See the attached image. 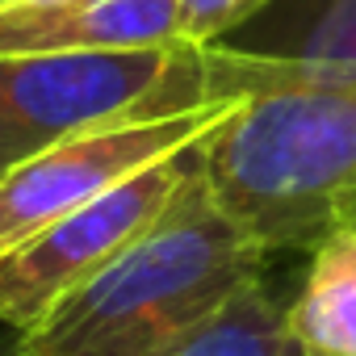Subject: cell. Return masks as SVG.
<instances>
[{
  "mask_svg": "<svg viewBox=\"0 0 356 356\" xmlns=\"http://www.w3.org/2000/svg\"><path fill=\"white\" fill-rule=\"evenodd\" d=\"M202 97L239 101L202 143L214 206L264 252H314L356 231V72H281L197 47Z\"/></svg>",
  "mask_w": 356,
  "mask_h": 356,
  "instance_id": "6da1fadb",
  "label": "cell"
},
{
  "mask_svg": "<svg viewBox=\"0 0 356 356\" xmlns=\"http://www.w3.org/2000/svg\"><path fill=\"white\" fill-rule=\"evenodd\" d=\"M264 260L214 206L197 163L172 206L22 331L9 356H155L260 281Z\"/></svg>",
  "mask_w": 356,
  "mask_h": 356,
  "instance_id": "7a4b0ae2",
  "label": "cell"
},
{
  "mask_svg": "<svg viewBox=\"0 0 356 356\" xmlns=\"http://www.w3.org/2000/svg\"><path fill=\"white\" fill-rule=\"evenodd\" d=\"M185 42L113 55H0V176L30 155L122 118H155Z\"/></svg>",
  "mask_w": 356,
  "mask_h": 356,
  "instance_id": "3957f363",
  "label": "cell"
},
{
  "mask_svg": "<svg viewBox=\"0 0 356 356\" xmlns=\"http://www.w3.org/2000/svg\"><path fill=\"white\" fill-rule=\"evenodd\" d=\"M193 168L197 143L126 176L122 185L105 189L76 214L9 248L0 256V323H9L17 335L30 331L55 302H63L113 256H122L172 206Z\"/></svg>",
  "mask_w": 356,
  "mask_h": 356,
  "instance_id": "277c9868",
  "label": "cell"
},
{
  "mask_svg": "<svg viewBox=\"0 0 356 356\" xmlns=\"http://www.w3.org/2000/svg\"><path fill=\"white\" fill-rule=\"evenodd\" d=\"M239 101H214L202 109L168 113V118H122L92 130H80L26 163L0 176V256L47 231L51 222L76 214L126 176L193 147L206 138Z\"/></svg>",
  "mask_w": 356,
  "mask_h": 356,
  "instance_id": "5b68a950",
  "label": "cell"
},
{
  "mask_svg": "<svg viewBox=\"0 0 356 356\" xmlns=\"http://www.w3.org/2000/svg\"><path fill=\"white\" fill-rule=\"evenodd\" d=\"M181 42L176 0H47L0 5V55H113Z\"/></svg>",
  "mask_w": 356,
  "mask_h": 356,
  "instance_id": "8992f818",
  "label": "cell"
},
{
  "mask_svg": "<svg viewBox=\"0 0 356 356\" xmlns=\"http://www.w3.org/2000/svg\"><path fill=\"white\" fill-rule=\"evenodd\" d=\"M214 47L281 72H356V0H273Z\"/></svg>",
  "mask_w": 356,
  "mask_h": 356,
  "instance_id": "52a82bcc",
  "label": "cell"
},
{
  "mask_svg": "<svg viewBox=\"0 0 356 356\" xmlns=\"http://www.w3.org/2000/svg\"><path fill=\"white\" fill-rule=\"evenodd\" d=\"M310 273L285 306V339L306 356H356V231L310 252Z\"/></svg>",
  "mask_w": 356,
  "mask_h": 356,
  "instance_id": "ba28073f",
  "label": "cell"
},
{
  "mask_svg": "<svg viewBox=\"0 0 356 356\" xmlns=\"http://www.w3.org/2000/svg\"><path fill=\"white\" fill-rule=\"evenodd\" d=\"M285 352H289L285 306L260 281H252L218 314H210L206 323H197L189 335H181L155 356H285Z\"/></svg>",
  "mask_w": 356,
  "mask_h": 356,
  "instance_id": "9c48e42d",
  "label": "cell"
},
{
  "mask_svg": "<svg viewBox=\"0 0 356 356\" xmlns=\"http://www.w3.org/2000/svg\"><path fill=\"white\" fill-rule=\"evenodd\" d=\"M176 5H181V42L214 47L248 26L273 0H176Z\"/></svg>",
  "mask_w": 356,
  "mask_h": 356,
  "instance_id": "30bf717a",
  "label": "cell"
},
{
  "mask_svg": "<svg viewBox=\"0 0 356 356\" xmlns=\"http://www.w3.org/2000/svg\"><path fill=\"white\" fill-rule=\"evenodd\" d=\"M0 5H47V0H0Z\"/></svg>",
  "mask_w": 356,
  "mask_h": 356,
  "instance_id": "8fae6325",
  "label": "cell"
},
{
  "mask_svg": "<svg viewBox=\"0 0 356 356\" xmlns=\"http://www.w3.org/2000/svg\"><path fill=\"white\" fill-rule=\"evenodd\" d=\"M285 356H306V352H298V348H289V352H285Z\"/></svg>",
  "mask_w": 356,
  "mask_h": 356,
  "instance_id": "7c38bea8",
  "label": "cell"
}]
</instances>
